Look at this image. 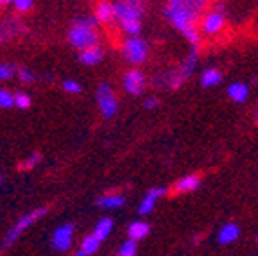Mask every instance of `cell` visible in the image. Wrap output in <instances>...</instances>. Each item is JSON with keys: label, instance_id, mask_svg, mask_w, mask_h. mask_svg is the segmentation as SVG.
<instances>
[{"label": "cell", "instance_id": "cell-1", "mask_svg": "<svg viewBox=\"0 0 258 256\" xmlns=\"http://www.w3.org/2000/svg\"><path fill=\"white\" fill-rule=\"evenodd\" d=\"M208 2L210 0H167L165 4V18L192 47L201 45L198 22L208 11Z\"/></svg>", "mask_w": 258, "mask_h": 256}, {"label": "cell", "instance_id": "cell-2", "mask_svg": "<svg viewBox=\"0 0 258 256\" xmlns=\"http://www.w3.org/2000/svg\"><path fill=\"white\" fill-rule=\"evenodd\" d=\"M145 0H118L113 4L115 22L127 36H138L142 31Z\"/></svg>", "mask_w": 258, "mask_h": 256}, {"label": "cell", "instance_id": "cell-3", "mask_svg": "<svg viewBox=\"0 0 258 256\" xmlns=\"http://www.w3.org/2000/svg\"><path fill=\"white\" fill-rule=\"evenodd\" d=\"M69 41L77 50H86L99 45V32H97L95 18H79L69 29Z\"/></svg>", "mask_w": 258, "mask_h": 256}, {"label": "cell", "instance_id": "cell-4", "mask_svg": "<svg viewBox=\"0 0 258 256\" xmlns=\"http://www.w3.org/2000/svg\"><path fill=\"white\" fill-rule=\"evenodd\" d=\"M122 54H124V59L127 63L138 65L145 63L147 61V56H149V45L147 41H144L140 36H127L122 45Z\"/></svg>", "mask_w": 258, "mask_h": 256}, {"label": "cell", "instance_id": "cell-5", "mask_svg": "<svg viewBox=\"0 0 258 256\" xmlns=\"http://www.w3.org/2000/svg\"><path fill=\"white\" fill-rule=\"evenodd\" d=\"M95 95H97V106H99V109H101L104 118H113V116L117 115L118 100H117L115 92H113V88L108 83L99 84Z\"/></svg>", "mask_w": 258, "mask_h": 256}, {"label": "cell", "instance_id": "cell-6", "mask_svg": "<svg viewBox=\"0 0 258 256\" xmlns=\"http://www.w3.org/2000/svg\"><path fill=\"white\" fill-rule=\"evenodd\" d=\"M224 13L217 11V9H208L199 20V31H201V34H206V36H217V34H221L224 31Z\"/></svg>", "mask_w": 258, "mask_h": 256}, {"label": "cell", "instance_id": "cell-7", "mask_svg": "<svg viewBox=\"0 0 258 256\" xmlns=\"http://www.w3.org/2000/svg\"><path fill=\"white\" fill-rule=\"evenodd\" d=\"M45 213H47V208H38V210H34V212H31V213H27V215H24L22 217L18 222H16L15 226H13L11 229H9V233L6 235V238H4V247H9L11 244H15L18 238H20V235L25 231L27 228H31L34 222H36L40 217H43Z\"/></svg>", "mask_w": 258, "mask_h": 256}, {"label": "cell", "instance_id": "cell-8", "mask_svg": "<svg viewBox=\"0 0 258 256\" xmlns=\"http://www.w3.org/2000/svg\"><path fill=\"white\" fill-rule=\"evenodd\" d=\"M124 90L129 95H142L145 88V76L142 74V70L133 68V70H127L124 74Z\"/></svg>", "mask_w": 258, "mask_h": 256}, {"label": "cell", "instance_id": "cell-9", "mask_svg": "<svg viewBox=\"0 0 258 256\" xmlns=\"http://www.w3.org/2000/svg\"><path fill=\"white\" fill-rule=\"evenodd\" d=\"M74 242V224H63L52 233V247L56 251H69Z\"/></svg>", "mask_w": 258, "mask_h": 256}, {"label": "cell", "instance_id": "cell-10", "mask_svg": "<svg viewBox=\"0 0 258 256\" xmlns=\"http://www.w3.org/2000/svg\"><path fill=\"white\" fill-rule=\"evenodd\" d=\"M198 63H199V47H192L190 48V52L185 56V59L179 63V67H176L177 76L181 77L183 83H185L186 79H190V76L196 72Z\"/></svg>", "mask_w": 258, "mask_h": 256}, {"label": "cell", "instance_id": "cell-11", "mask_svg": "<svg viewBox=\"0 0 258 256\" xmlns=\"http://www.w3.org/2000/svg\"><path fill=\"white\" fill-rule=\"evenodd\" d=\"M165 194H167L165 186H156V188H151L149 192L145 194L144 199H142L140 206H138V213H140V215H149V213L154 210V206H156L158 199H161Z\"/></svg>", "mask_w": 258, "mask_h": 256}, {"label": "cell", "instance_id": "cell-12", "mask_svg": "<svg viewBox=\"0 0 258 256\" xmlns=\"http://www.w3.org/2000/svg\"><path fill=\"white\" fill-rule=\"evenodd\" d=\"M226 95L230 97L233 102H237V104H244L249 99V86L246 83H242V81H235V83H231L228 86Z\"/></svg>", "mask_w": 258, "mask_h": 256}, {"label": "cell", "instance_id": "cell-13", "mask_svg": "<svg viewBox=\"0 0 258 256\" xmlns=\"http://www.w3.org/2000/svg\"><path fill=\"white\" fill-rule=\"evenodd\" d=\"M199 184H201V179H199L196 174H186V176L179 177L174 184V190L177 194H188V192H194V190L199 188Z\"/></svg>", "mask_w": 258, "mask_h": 256}, {"label": "cell", "instance_id": "cell-14", "mask_svg": "<svg viewBox=\"0 0 258 256\" xmlns=\"http://www.w3.org/2000/svg\"><path fill=\"white\" fill-rule=\"evenodd\" d=\"M222 81V74L219 68L210 67L206 70H203L201 76H199V83H201L203 88H215L217 84H221Z\"/></svg>", "mask_w": 258, "mask_h": 256}, {"label": "cell", "instance_id": "cell-15", "mask_svg": "<svg viewBox=\"0 0 258 256\" xmlns=\"http://www.w3.org/2000/svg\"><path fill=\"white\" fill-rule=\"evenodd\" d=\"M102 57H104V50H102V47H99V45L86 48V50H81V54H79V61L88 65V67L99 65L102 61Z\"/></svg>", "mask_w": 258, "mask_h": 256}, {"label": "cell", "instance_id": "cell-16", "mask_svg": "<svg viewBox=\"0 0 258 256\" xmlns=\"http://www.w3.org/2000/svg\"><path fill=\"white\" fill-rule=\"evenodd\" d=\"M238 235H240V229H238V226L235 224V222H228V224H224L221 229H219V244L222 245H228L231 244V242H235L238 238Z\"/></svg>", "mask_w": 258, "mask_h": 256}, {"label": "cell", "instance_id": "cell-17", "mask_svg": "<svg viewBox=\"0 0 258 256\" xmlns=\"http://www.w3.org/2000/svg\"><path fill=\"white\" fill-rule=\"evenodd\" d=\"M95 20L99 24H109L111 20H115V11H113V4L108 0L99 2L95 8Z\"/></svg>", "mask_w": 258, "mask_h": 256}, {"label": "cell", "instance_id": "cell-18", "mask_svg": "<svg viewBox=\"0 0 258 256\" xmlns=\"http://www.w3.org/2000/svg\"><path fill=\"white\" fill-rule=\"evenodd\" d=\"M149 224L147 222H144V220H135V222H131L127 228V235H129V240H142V238H145V236L149 235Z\"/></svg>", "mask_w": 258, "mask_h": 256}, {"label": "cell", "instance_id": "cell-19", "mask_svg": "<svg viewBox=\"0 0 258 256\" xmlns=\"http://www.w3.org/2000/svg\"><path fill=\"white\" fill-rule=\"evenodd\" d=\"M97 204L104 210H115V208L124 206V197H122L120 194H106V196L97 199Z\"/></svg>", "mask_w": 258, "mask_h": 256}, {"label": "cell", "instance_id": "cell-20", "mask_svg": "<svg viewBox=\"0 0 258 256\" xmlns=\"http://www.w3.org/2000/svg\"><path fill=\"white\" fill-rule=\"evenodd\" d=\"M111 229H113V220L109 219V217H102V219L97 222L95 231H93V236H95L99 242H102V240H106V238H108V235L111 233Z\"/></svg>", "mask_w": 258, "mask_h": 256}, {"label": "cell", "instance_id": "cell-21", "mask_svg": "<svg viewBox=\"0 0 258 256\" xmlns=\"http://www.w3.org/2000/svg\"><path fill=\"white\" fill-rule=\"evenodd\" d=\"M99 245H101V242L97 240L95 236H93V233H92V235L85 236V240H83V244H81V251L85 252L86 256H90V254H93V252H97Z\"/></svg>", "mask_w": 258, "mask_h": 256}, {"label": "cell", "instance_id": "cell-22", "mask_svg": "<svg viewBox=\"0 0 258 256\" xmlns=\"http://www.w3.org/2000/svg\"><path fill=\"white\" fill-rule=\"evenodd\" d=\"M15 106V95L9 93L8 90H0V108L8 109Z\"/></svg>", "mask_w": 258, "mask_h": 256}, {"label": "cell", "instance_id": "cell-23", "mask_svg": "<svg viewBox=\"0 0 258 256\" xmlns=\"http://www.w3.org/2000/svg\"><path fill=\"white\" fill-rule=\"evenodd\" d=\"M118 256H137V242L125 240L118 251Z\"/></svg>", "mask_w": 258, "mask_h": 256}, {"label": "cell", "instance_id": "cell-24", "mask_svg": "<svg viewBox=\"0 0 258 256\" xmlns=\"http://www.w3.org/2000/svg\"><path fill=\"white\" fill-rule=\"evenodd\" d=\"M15 106L20 109H27L31 106V97L27 93H15Z\"/></svg>", "mask_w": 258, "mask_h": 256}, {"label": "cell", "instance_id": "cell-25", "mask_svg": "<svg viewBox=\"0 0 258 256\" xmlns=\"http://www.w3.org/2000/svg\"><path fill=\"white\" fill-rule=\"evenodd\" d=\"M16 72H18V70H15V67H13V65L0 63V79H2V81L11 79V77L15 76Z\"/></svg>", "mask_w": 258, "mask_h": 256}, {"label": "cell", "instance_id": "cell-26", "mask_svg": "<svg viewBox=\"0 0 258 256\" xmlns=\"http://www.w3.org/2000/svg\"><path fill=\"white\" fill-rule=\"evenodd\" d=\"M63 90L64 92H69V93H72V95H77V93H81V84L77 83V81H74V79H69V81H64L63 83Z\"/></svg>", "mask_w": 258, "mask_h": 256}, {"label": "cell", "instance_id": "cell-27", "mask_svg": "<svg viewBox=\"0 0 258 256\" xmlns=\"http://www.w3.org/2000/svg\"><path fill=\"white\" fill-rule=\"evenodd\" d=\"M13 6H15L16 11L25 13L32 8V0H13Z\"/></svg>", "mask_w": 258, "mask_h": 256}, {"label": "cell", "instance_id": "cell-28", "mask_svg": "<svg viewBox=\"0 0 258 256\" xmlns=\"http://www.w3.org/2000/svg\"><path fill=\"white\" fill-rule=\"evenodd\" d=\"M16 76H18V79H20L22 83H32V81H34V76H32V72L27 70V68H18Z\"/></svg>", "mask_w": 258, "mask_h": 256}, {"label": "cell", "instance_id": "cell-29", "mask_svg": "<svg viewBox=\"0 0 258 256\" xmlns=\"http://www.w3.org/2000/svg\"><path fill=\"white\" fill-rule=\"evenodd\" d=\"M40 160H41L40 152H34V154H31V156H29L27 160H25L24 163H22V168H24V170H27V168H32Z\"/></svg>", "mask_w": 258, "mask_h": 256}, {"label": "cell", "instance_id": "cell-30", "mask_svg": "<svg viewBox=\"0 0 258 256\" xmlns=\"http://www.w3.org/2000/svg\"><path fill=\"white\" fill-rule=\"evenodd\" d=\"M158 104H160V100H158L156 97H147V99L144 100L145 109H154V108H158Z\"/></svg>", "mask_w": 258, "mask_h": 256}, {"label": "cell", "instance_id": "cell-31", "mask_svg": "<svg viewBox=\"0 0 258 256\" xmlns=\"http://www.w3.org/2000/svg\"><path fill=\"white\" fill-rule=\"evenodd\" d=\"M254 118L258 122V99H256V104H254Z\"/></svg>", "mask_w": 258, "mask_h": 256}, {"label": "cell", "instance_id": "cell-32", "mask_svg": "<svg viewBox=\"0 0 258 256\" xmlns=\"http://www.w3.org/2000/svg\"><path fill=\"white\" fill-rule=\"evenodd\" d=\"M76 256H86V254H85V252H83V251H81V249H79V251L76 252Z\"/></svg>", "mask_w": 258, "mask_h": 256}, {"label": "cell", "instance_id": "cell-33", "mask_svg": "<svg viewBox=\"0 0 258 256\" xmlns=\"http://www.w3.org/2000/svg\"><path fill=\"white\" fill-rule=\"evenodd\" d=\"M0 2H4V4H8V2H13V0H0Z\"/></svg>", "mask_w": 258, "mask_h": 256}, {"label": "cell", "instance_id": "cell-34", "mask_svg": "<svg viewBox=\"0 0 258 256\" xmlns=\"http://www.w3.org/2000/svg\"><path fill=\"white\" fill-rule=\"evenodd\" d=\"M254 240H256V244H258V233H256V238H254Z\"/></svg>", "mask_w": 258, "mask_h": 256}, {"label": "cell", "instance_id": "cell-35", "mask_svg": "<svg viewBox=\"0 0 258 256\" xmlns=\"http://www.w3.org/2000/svg\"><path fill=\"white\" fill-rule=\"evenodd\" d=\"M0 183H2V176H0Z\"/></svg>", "mask_w": 258, "mask_h": 256}]
</instances>
